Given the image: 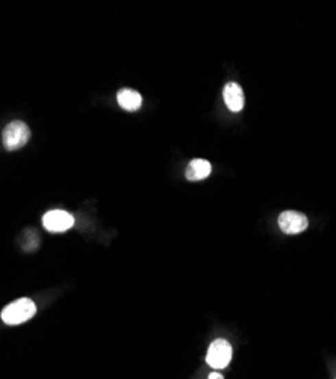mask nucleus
Segmentation results:
<instances>
[{
  "label": "nucleus",
  "mask_w": 336,
  "mask_h": 379,
  "mask_svg": "<svg viewBox=\"0 0 336 379\" xmlns=\"http://www.w3.org/2000/svg\"><path fill=\"white\" fill-rule=\"evenodd\" d=\"M117 100H119V105L123 109H126V111H130V113L138 111V109H140L143 105L141 94L135 90H129V89L120 90L119 94H117Z\"/></svg>",
  "instance_id": "8"
},
{
  "label": "nucleus",
  "mask_w": 336,
  "mask_h": 379,
  "mask_svg": "<svg viewBox=\"0 0 336 379\" xmlns=\"http://www.w3.org/2000/svg\"><path fill=\"white\" fill-rule=\"evenodd\" d=\"M211 172H213V165L206 159H193L187 167L185 176L188 181H202L206 179Z\"/></svg>",
  "instance_id": "7"
},
{
  "label": "nucleus",
  "mask_w": 336,
  "mask_h": 379,
  "mask_svg": "<svg viewBox=\"0 0 336 379\" xmlns=\"http://www.w3.org/2000/svg\"><path fill=\"white\" fill-rule=\"evenodd\" d=\"M223 97L226 106H228L232 113H239L241 109L244 108V91L237 82H229L224 85Z\"/></svg>",
  "instance_id": "6"
},
{
  "label": "nucleus",
  "mask_w": 336,
  "mask_h": 379,
  "mask_svg": "<svg viewBox=\"0 0 336 379\" xmlns=\"http://www.w3.org/2000/svg\"><path fill=\"white\" fill-rule=\"evenodd\" d=\"M208 379H224L220 374H217V371H214V374H211Z\"/></svg>",
  "instance_id": "9"
},
{
  "label": "nucleus",
  "mask_w": 336,
  "mask_h": 379,
  "mask_svg": "<svg viewBox=\"0 0 336 379\" xmlns=\"http://www.w3.org/2000/svg\"><path fill=\"white\" fill-rule=\"evenodd\" d=\"M36 312L35 303L31 299H17L12 303L6 305L2 311V320L6 325H20L31 320Z\"/></svg>",
  "instance_id": "1"
},
{
  "label": "nucleus",
  "mask_w": 336,
  "mask_h": 379,
  "mask_svg": "<svg viewBox=\"0 0 336 379\" xmlns=\"http://www.w3.org/2000/svg\"><path fill=\"white\" fill-rule=\"evenodd\" d=\"M43 225L49 232H65L75 225V217L64 209H52L43 217Z\"/></svg>",
  "instance_id": "4"
},
{
  "label": "nucleus",
  "mask_w": 336,
  "mask_h": 379,
  "mask_svg": "<svg viewBox=\"0 0 336 379\" xmlns=\"http://www.w3.org/2000/svg\"><path fill=\"white\" fill-rule=\"evenodd\" d=\"M29 138H31V129L25 122H11L10 125H6L2 134V143L6 150H19L27 144Z\"/></svg>",
  "instance_id": "2"
},
{
  "label": "nucleus",
  "mask_w": 336,
  "mask_h": 379,
  "mask_svg": "<svg viewBox=\"0 0 336 379\" xmlns=\"http://www.w3.org/2000/svg\"><path fill=\"white\" fill-rule=\"evenodd\" d=\"M230 360H232V346L229 341L218 338L209 346V351L206 355V363L213 369L228 367Z\"/></svg>",
  "instance_id": "3"
},
{
  "label": "nucleus",
  "mask_w": 336,
  "mask_h": 379,
  "mask_svg": "<svg viewBox=\"0 0 336 379\" xmlns=\"http://www.w3.org/2000/svg\"><path fill=\"white\" fill-rule=\"evenodd\" d=\"M308 217L304 214L298 213V211H283V213L279 216V228L282 232L288 236H296L300 234L306 228H308Z\"/></svg>",
  "instance_id": "5"
}]
</instances>
